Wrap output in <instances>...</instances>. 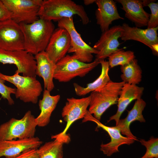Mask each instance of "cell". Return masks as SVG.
<instances>
[{"mask_svg": "<svg viewBox=\"0 0 158 158\" xmlns=\"http://www.w3.org/2000/svg\"><path fill=\"white\" fill-rule=\"evenodd\" d=\"M19 74L16 71L11 75H4L0 72V77L16 87L15 94L16 98L25 103H37L38 97L42 91L40 83L36 76H22Z\"/></svg>", "mask_w": 158, "mask_h": 158, "instance_id": "obj_6", "label": "cell"}, {"mask_svg": "<svg viewBox=\"0 0 158 158\" xmlns=\"http://www.w3.org/2000/svg\"><path fill=\"white\" fill-rule=\"evenodd\" d=\"M19 25L24 37V49L35 55L45 51L55 30L52 22L39 18L32 23Z\"/></svg>", "mask_w": 158, "mask_h": 158, "instance_id": "obj_1", "label": "cell"}, {"mask_svg": "<svg viewBox=\"0 0 158 158\" xmlns=\"http://www.w3.org/2000/svg\"><path fill=\"white\" fill-rule=\"evenodd\" d=\"M35 118L30 111L18 119L12 118L0 126V140L23 139L34 137L37 126Z\"/></svg>", "mask_w": 158, "mask_h": 158, "instance_id": "obj_4", "label": "cell"}, {"mask_svg": "<svg viewBox=\"0 0 158 158\" xmlns=\"http://www.w3.org/2000/svg\"><path fill=\"white\" fill-rule=\"evenodd\" d=\"M122 28L120 25L113 26L102 32L98 40L93 48L99 51L95 56V59L99 61L105 59L118 50L120 43L118 39L120 38Z\"/></svg>", "mask_w": 158, "mask_h": 158, "instance_id": "obj_14", "label": "cell"}, {"mask_svg": "<svg viewBox=\"0 0 158 158\" xmlns=\"http://www.w3.org/2000/svg\"><path fill=\"white\" fill-rule=\"evenodd\" d=\"M42 142L37 137L23 139L0 140V157L17 156L31 149H37Z\"/></svg>", "mask_w": 158, "mask_h": 158, "instance_id": "obj_17", "label": "cell"}, {"mask_svg": "<svg viewBox=\"0 0 158 158\" xmlns=\"http://www.w3.org/2000/svg\"><path fill=\"white\" fill-rule=\"evenodd\" d=\"M95 15L97 24L102 32L108 30L114 20L124 18L119 14L116 2L113 0H97Z\"/></svg>", "mask_w": 158, "mask_h": 158, "instance_id": "obj_16", "label": "cell"}, {"mask_svg": "<svg viewBox=\"0 0 158 158\" xmlns=\"http://www.w3.org/2000/svg\"><path fill=\"white\" fill-rule=\"evenodd\" d=\"M58 27L66 29L71 38V47L68 53H73L76 59L86 63H90L93 58V54H97L99 51L85 43L77 31L73 17L63 18L58 21Z\"/></svg>", "mask_w": 158, "mask_h": 158, "instance_id": "obj_7", "label": "cell"}, {"mask_svg": "<svg viewBox=\"0 0 158 158\" xmlns=\"http://www.w3.org/2000/svg\"><path fill=\"white\" fill-rule=\"evenodd\" d=\"M11 13V19L19 24L37 20L42 0H1Z\"/></svg>", "mask_w": 158, "mask_h": 158, "instance_id": "obj_8", "label": "cell"}, {"mask_svg": "<svg viewBox=\"0 0 158 158\" xmlns=\"http://www.w3.org/2000/svg\"><path fill=\"white\" fill-rule=\"evenodd\" d=\"M99 61L101 66V72L99 76L95 80L88 84L85 87H83L76 83H73L77 95L80 96H84L90 92L99 90L111 80L108 74L109 67L108 62L104 59Z\"/></svg>", "mask_w": 158, "mask_h": 158, "instance_id": "obj_23", "label": "cell"}, {"mask_svg": "<svg viewBox=\"0 0 158 158\" xmlns=\"http://www.w3.org/2000/svg\"><path fill=\"white\" fill-rule=\"evenodd\" d=\"M5 81L0 77V94L2 97L6 99L10 105L14 104V101L11 97L15 93L16 88L8 87L5 84Z\"/></svg>", "mask_w": 158, "mask_h": 158, "instance_id": "obj_29", "label": "cell"}, {"mask_svg": "<svg viewBox=\"0 0 158 158\" xmlns=\"http://www.w3.org/2000/svg\"><path fill=\"white\" fill-rule=\"evenodd\" d=\"M122 31L121 38L125 41L133 40L140 42L149 47L152 53L158 55V27L142 29L136 27H132L124 23L121 25Z\"/></svg>", "mask_w": 158, "mask_h": 158, "instance_id": "obj_11", "label": "cell"}, {"mask_svg": "<svg viewBox=\"0 0 158 158\" xmlns=\"http://www.w3.org/2000/svg\"><path fill=\"white\" fill-rule=\"evenodd\" d=\"M62 111L61 115L66 125L64 130L56 135L57 136L68 137L66 132L76 121L83 118L88 111L87 108L90 101V96L80 99L68 98Z\"/></svg>", "mask_w": 158, "mask_h": 158, "instance_id": "obj_12", "label": "cell"}, {"mask_svg": "<svg viewBox=\"0 0 158 158\" xmlns=\"http://www.w3.org/2000/svg\"><path fill=\"white\" fill-rule=\"evenodd\" d=\"M95 0H84V4L86 5H88L95 2Z\"/></svg>", "mask_w": 158, "mask_h": 158, "instance_id": "obj_32", "label": "cell"}, {"mask_svg": "<svg viewBox=\"0 0 158 158\" xmlns=\"http://www.w3.org/2000/svg\"><path fill=\"white\" fill-rule=\"evenodd\" d=\"M75 15L80 17L83 25L89 23L84 7L71 0H43L38 13L39 18L52 21H58Z\"/></svg>", "mask_w": 158, "mask_h": 158, "instance_id": "obj_2", "label": "cell"}, {"mask_svg": "<svg viewBox=\"0 0 158 158\" xmlns=\"http://www.w3.org/2000/svg\"><path fill=\"white\" fill-rule=\"evenodd\" d=\"M146 105V102L141 98L136 99L132 109L128 111L127 116L124 119L119 120L116 126L119 130L121 134L135 141L138 140L136 137L131 133L130 126L133 122L136 121L140 122H145L142 112Z\"/></svg>", "mask_w": 158, "mask_h": 158, "instance_id": "obj_21", "label": "cell"}, {"mask_svg": "<svg viewBox=\"0 0 158 158\" xmlns=\"http://www.w3.org/2000/svg\"><path fill=\"white\" fill-rule=\"evenodd\" d=\"M126 83L110 80L102 88L92 92L88 110L97 120L100 121L102 116L111 106L117 103L121 90Z\"/></svg>", "mask_w": 158, "mask_h": 158, "instance_id": "obj_3", "label": "cell"}, {"mask_svg": "<svg viewBox=\"0 0 158 158\" xmlns=\"http://www.w3.org/2000/svg\"><path fill=\"white\" fill-rule=\"evenodd\" d=\"M122 73L121 77L122 81L130 84L136 85L142 80V71L135 59L128 64L121 66Z\"/></svg>", "mask_w": 158, "mask_h": 158, "instance_id": "obj_25", "label": "cell"}, {"mask_svg": "<svg viewBox=\"0 0 158 158\" xmlns=\"http://www.w3.org/2000/svg\"><path fill=\"white\" fill-rule=\"evenodd\" d=\"M88 121L95 123L97 127L102 128L110 136L111 141L105 144L102 143L100 145V151L107 156H111L114 153L119 152L118 147L124 144L130 145L135 141L133 139L123 136L116 126L109 127L102 124L95 119L89 111L83 118V122Z\"/></svg>", "mask_w": 158, "mask_h": 158, "instance_id": "obj_13", "label": "cell"}, {"mask_svg": "<svg viewBox=\"0 0 158 158\" xmlns=\"http://www.w3.org/2000/svg\"></svg>", "mask_w": 158, "mask_h": 158, "instance_id": "obj_34", "label": "cell"}, {"mask_svg": "<svg viewBox=\"0 0 158 158\" xmlns=\"http://www.w3.org/2000/svg\"><path fill=\"white\" fill-rule=\"evenodd\" d=\"M36 158H37V157Z\"/></svg>", "mask_w": 158, "mask_h": 158, "instance_id": "obj_33", "label": "cell"}, {"mask_svg": "<svg viewBox=\"0 0 158 158\" xmlns=\"http://www.w3.org/2000/svg\"><path fill=\"white\" fill-rule=\"evenodd\" d=\"M109 64L111 68L116 66L124 65L135 59L134 52L130 50L125 51L123 49L113 53L108 56Z\"/></svg>", "mask_w": 158, "mask_h": 158, "instance_id": "obj_26", "label": "cell"}, {"mask_svg": "<svg viewBox=\"0 0 158 158\" xmlns=\"http://www.w3.org/2000/svg\"><path fill=\"white\" fill-rule=\"evenodd\" d=\"M71 38L66 30L58 27L54 30L45 50L54 63L66 56L71 47Z\"/></svg>", "mask_w": 158, "mask_h": 158, "instance_id": "obj_15", "label": "cell"}, {"mask_svg": "<svg viewBox=\"0 0 158 158\" xmlns=\"http://www.w3.org/2000/svg\"><path fill=\"white\" fill-rule=\"evenodd\" d=\"M140 142L146 148L145 154L140 158H158V138L151 137L146 141L141 139Z\"/></svg>", "mask_w": 158, "mask_h": 158, "instance_id": "obj_27", "label": "cell"}, {"mask_svg": "<svg viewBox=\"0 0 158 158\" xmlns=\"http://www.w3.org/2000/svg\"><path fill=\"white\" fill-rule=\"evenodd\" d=\"M155 1V0H150L147 6L149 7L151 12L147 26L148 28L158 27V3Z\"/></svg>", "mask_w": 158, "mask_h": 158, "instance_id": "obj_28", "label": "cell"}, {"mask_svg": "<svg viewBox=\"0 0 158 158\" xmlns=\"http://www.w3.org/2000/svg\"><path fill=\"white\" fill-rule=\"evenodd\" d=\"M0 48L9 51L24 50V38L19 25L11 19L0 22Z\"/></svg>", "mask_w": 158, "mask_h": 158, "instance_id": "obj_10", "label": "cell"}, {"mask_svg": "<svg viewBox=\"0 0 158 158\" xmlns=\"http://www.w3.org/2000/svg\"><path fill=\"white\" fill-rule=\"evenodd\" d=\"M99 63V61L96 59L93 62L86 63L73 55H66L56 64L54 78L61 82H68L76 77H84Z\"/></svg>", "mask_w": 158, "mask_h": 158, "instance_id": "obj_5", "label": "cell"}, {"mask_svg": "<svg viewBox=\"0 0 158 158\" xmlns=\"http://www.w3.org/2000/svg\"><path fill=\"white\" fill-rule=\"evenodd\" d=\"M122 6L125 16L139 28L147 26L150 14L144 9L142 0H116Z\"/></svg>", "mask_w": 158, "mask_h": 158, "instance_id": "obj_18", "label": "cell"}, {"mask_svg": "<svg viewBox=\"0 0 158 158\" xmlns=\"http://www.w3.org/2000/svg\"><path fill=\"white\" fill-rule=\"evenodd\" d=\"M53 141L45 143L37 149V158H63V145L69 141L60 137H54Z\"/></svg>", "mask_w": 158, "mask_h": 158, "instance_id": "obj_24", "label": "cell"}, {"mask_svg": "<svg viewBox=\"0 0 158 158\" xmlns=\"http://www.w3.org/2000/svg\"><path fill=\"white\" fill-rule=\"evenodd\" d=\"M144 90L143 87L125 83L122 88L118 99L117 112L110 117L107 122L114 120L116 125L121 115L128 105L133 100L141 98Z\"/></svg>", "mask_w": 158, "mask_h": 158, "instance_id": "obj_20", "label": "cell"}, {"mask_svg": "<svg viewBox=\"0 0 158 158\" xmlns=\"http://www.w3.org/2000/svg\"><path fill=\"white\" fill-rule=\"evenodd\" d=\"M11 13L3 3L0 0V22L11 19Z\"/></svg>", "mask_w": 158, "mask_h": 158, "instance_id": "obj_30", "label": "cell"}, {"mask_svg": "<svg viewBox=\"0 0 158 158\" xmlns=\"http://www.w3.org/2000/svg\"><path fill=\"white\" fill-rule=\"evenodd\" d=\"M35 57L36 62V75L42 78L44 89L50 92L54 87L53 80L56 63L49 58L45 51L35 55Z\"/></svg>", "mask_w": 158, "mask_h": 158, "instance_id": "obj_19", "label": "cell"}, {"mask_svg": "<svg viewBox=\"0 0 158 158\" xmlns=\"http://www.w3.org/2000/svg\"><path fill=\"white\" fill-rule=\"evenodd\" d=\"M60 99V95H51L50 92L44 89L42 98L39 102L40 112L35 118L37 126L44 127L49 124L52 113L55 109Z\"/></svg>", "mask_w": 158, "mask_h": 158, "instance_id": "obj_22", "label": "cell"}, {"mask_svg": "<svg viewBox=\"0 0 158 158\" xmlns=\"http://www.w3.org/2000/svg\"><path fill=\"white\" fill-rule=\"evenodd\" d=\"M37 149H30L24 151L17 156L5 158H36L37 155Z\"/></svg>", "mask_w": 158, "mask_h": 158, "instance_id": "obj_31", "label": "cell"}, {"mask_svg": "<svg viewBox=\"0 0 158 158\" xmlns=\"http://www.w3.org/2000/svg\"><path fill=\"white\" fill-rule=\"evenodd\" d=\"M0 62L15 65L17 68L16 71L23 76H36L35 56L25 50L9 51L0 48Z\"/></svg>", "mask_w": 158, "mask_h": 158, "instance_id": "obj_9", "label": "cell"}]
</instances>
